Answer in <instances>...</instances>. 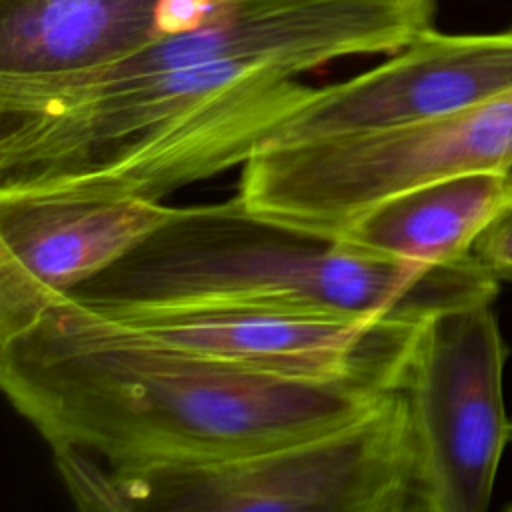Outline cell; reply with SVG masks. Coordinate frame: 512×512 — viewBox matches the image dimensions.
<instances>
[{"label":"cell","instance_id":"obj_10","mask_svg":"<svg viewBox=\"0 0 512 512\" xmlns=\"http://www.w3.org/2000/svg\"><path fill=\"white\" fill-rule=\"evenodd\" d=\"M158 0H0V76L104 66L156 38Z\"/></svg>","mask_w":512,"mask_h":512},{"label":"cell","instance_id":"obj_7","mask_svg":"<svg viewBox=\"0 0 512 512\" xmlns=\"http://www.w3.org/2000/svg\"><path fill=\"white\" fill-rule=\"evenodd\" d=\"M106 316L162 344L256 370L318 380L372 378L394 388H402L430 320L238 308H170Z\"/></svg>","mask_w":512,"mask_h":512},{"label":"cell","instance_id":"obj_3","mask_svg":"<svg viewBox=\"0 0 512 512\" xmlns=\"http://www.w3.org/2000/svg\"><path fill=\"white\" fill-rule=\"evenodd\" d=\"M498 282L472 254L448 264L386 260L258 218L232 196L174 208L144 242L70 296L104 314L238 308L428 320L494 300Z\"/></svg>","mask_w":512,"mask_h":512},{"label":"cell","instance_id":"obj_6","mask_svg":"<svg viewBox=\"0 0 512 512\" xmlns=\"http://www.w3.org/2000/svg\"><path fill=\"white\" fill-rule=\"evenodd\" d=\"M492 302L434 314L402 380L422 512H484L490 504L512 436L504 404L506 346Z\"/></svg>","mask_w":512,"mask_h":512},{"label":"cell","instance_id":"obj_8","mask_svg":"<svg viewBox=\"0 0 512 512\" xmlns=\"http://www.w3.org/2000/svg\"><path fill=\"white\" fill-rule=\"evenodd\" d=\"M388 56L362 74L314 88L264 148L428 122L512 88V30L442 34L434 28Z\"/></svg>","mask_w":512,"mask_h":512},{"label":"cell","instance_id":"obj_2","mask_svg":"<svg viewBox=\"0 0 512 512\" xmlns=\"http://www.w3.org/2000/svg\"><path fill=\"white\" fill-rule=\"evenodd\" d=\"M314 88L256 62L96 82L0 76V196L162 202L244 166Z\"/></svg>","mask_w":512,"mask_h":512},{"label":"cell","instance_id":"obj_4","mask_svg":"<svg viewBox=\"0 0 512 512\" xmlns=\"http://www.w3.org/2000/svg\"><path fill=\"white\" fill-rule=\"evenodd\" d=\"M116 510L422 512L420 462L402 388L368 412L244 458L112 476Z\"/></svg>","mask_w":512,"mask_h":512},{"label":"cell","instance_id":"obj_12","mask_svg":"<svg viewBox=\"0 0 512 512\" xmlns=\"http://www.w3.org/2000/svg\"><path fill=\"white\" fill-rule=\"evenodd\" d=\"M470 254L496 280L512 282V202L480 232Z\"/></svg>","mask_w":512,"mask_h":512},{"label":"cell","instance_id":"obj_1","mask_svg":"<svg viewBox=\"0 0 512 512\" xmlns=\"http://www.w3.org/2000/svg\"><path fill=\"white\" fill-rule=\"evenodd\" d=\"M0 386L56 450L112 476L212 466L356 420L372 378H296L152 340L70 294L0 334Z\"/></svg>","mask_w":512,"mask_h":512},{"label":"cell","instance_id":"obj_5","mask_svg":"<svg viewBox=\"0 0 512 512\" xmlns=\"http://www.w3.org/2000/svg\"><path fill=\"white\" fill-rule=\"evenodd\" d=\"M512 170V88L456 114L284 146L274 188L288 220L338 238L360 214L410 188Z\"/></svg>","mask_w":512,"mask_h":512},{"label":"cell","instance_id":"obj_14","mask_svg":"<svg viewBox=\"0 0 512 512\" xmlns=\"http://www.w3.org/2000/svg\"><path fill=\"white\" fill-rule=\"evenodd\" d=\"M510 176H512V170H510Z\"/></svg>","mask_w":512,"mask_h":512},{"label":"cell","instance_id":"obj_13","mask_svg":"<svg viewBox=\"0 0 512 512\" xmlns=\"http://www.w3.org/2000/svg\"><path fill=\"white\" fill-rule=\"evenodd\" d=\"M220 0H158L156 36H170L192 30L206 22Z\"/></svg>","mask_w":512,"mask_h":512},{"label":"cell","instance_id":"obj_11","mask_svg":"<svg viewBox=\"0 0 512 512\" xmlns=\"http://www.w3.org/2000/svg\"><path fill=\"white\" fill-rule=\"evenodd\" d=\"M512 202L510 172H468L394 194L350 222L338 240L386 260L448 264Z\"/></svg>","mask_w":512,"mask_h":512},{"label":"cell","instance_id":"obj_9","mask_svg":"<svg viewBox=\"0 0 512 512\" xmlns=\"http://www.w3.org/2000/svg\"><path fill=\"white\" fill-rule=\"evenodd\" d=\"M172 210L140 198L0 196V334L116 264Z\"/></svg>","mask_w":512,"mask_h":512}]
</instances>
